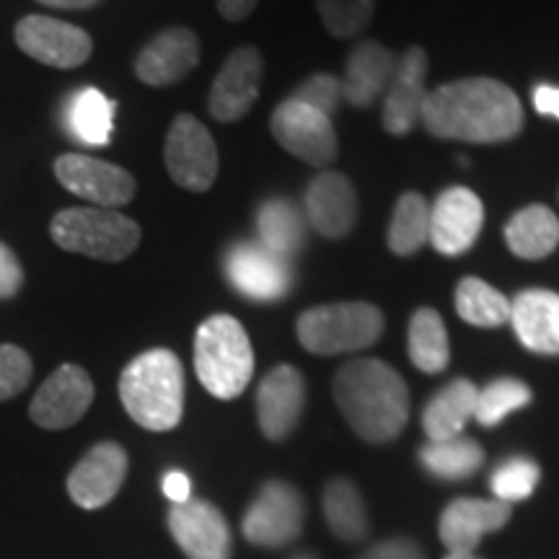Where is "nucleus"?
<instances>
[{
	"label": "nucleus",
	"mask_w": 559,
	"mask_h": 559,
	"mask_svg": "<svg viewBox=\"0 0 559 559\" xmlns=\"http://www.w3.org/2000/svg\"><path fill=\"white\" fill-rule=\"evenodd\" d=\"M419 122L432 138L495 145L523 130V107L513 88L479 75L428 91Z\"/></svg>",
	"instance_id": "nucleus-1"
},
{
	"label": "nucleus",
	"mask_w": 559,
	"mask_h": 559,
	"mask_svg": "<svg viewBox=\"0 0 559 559\" xmlns=\"http://www.w3.org/2000/svg\"><path fill=\"white\" fill-rule=\"evenodd\" d=\"M334 402L366 443H391L409 419V389L400 370L376 358L349 360L332 383Z\"/></svg>",
	"instance_id": "nucleus-2"
},
{
	"label": "nucleus",
	"mask_w": 559,
	"mask_h": 559,
	"mask_svg": "<svg viewBox=\"0 0 559 559\" xmlns=\"http://www.w3.org/2000/svg\"><path fill=\"white\" fill-rule=\"evenodd\" d=\"M120 400L140 428L174 430L185 415V368L171 349L138 355L120 376Z\"/></svg>",
	"instance_id": "nucleus-3"
},
{
	"label": "nucleus",
	"mask_w": 559,
	"mask_h": 559,
	"mask_svg": "<svg viewBox=\"0 0 559 559\" xmlns=\"http://www.w3.org/2000/svg\"><path fill=\"white\" fill-rule=\"evenodd\" d=\"M194 370L215 400H236L254 376V347L239 319L215 313L194 334Z\"/></svg>",
	"instance_id": "nucleus-4"
},
{
	"label": "nucleus",
	"mask_w": 559,
	"mask_h": 559,
	"mask_svg": "<svg viewBox=\"0 0 559 559\" xmlns=\"http://www.w3.org/2000/svg\"><path fill=\"white\" fill-rule=\"evenodd\" d=\"M60 249L99 262H122L140 247V226L109 207H68L50 223Z\"/></svg>",
	"instance_id": "nucleus-5"
},
{
	"label": "nucleus",
	"mask_w": 559,
	"mask_h": 559,
	"mask_svg": "<svg viewBox=\"0 0 559 559\" xmlns=\"http://www.w3.org/2000/svg\"><path fill=\"white\" fill-rule=\"evenodd\" d=\"M304 349L311 355L358 353L379 342L383 334V313L368 300H342L304 311L296 321Z\"/></svg>",
	"instance_id": "nucleus-6"
},
{
	"label": "nucleus",
	"mask_w": 559,
	"mask_h": 559,
	"mask_svg": "<svg viewBox=\"0 0 559 559\" xmlns=\"http://www.w3.org/2000/svg\"><path fill=\"white\" fill-rule=\"evenodd\" d=\"M306 502L296 487L283 479L264 481L241 521V534L262 549H283L304 531Z\"/></svg>",
	"instance_id": "nucleus-7"
},
{
	"label": "nucleus",
	"mask_w": 559,
	"mask_h": 559,
	"mask_svg": "<svg viewBox=\"0 0 559 559\" xmlns=\"http://www.w3.org/2000/svg\"><path fill=\"white\" fill-rule=\"evenodd\" d=\"M272 138L283 145L290 156L313 166L326 169L340 153L337 132H334L332 117L321 115L309 104L285 99L280 102L270 117Z\"/></svg>",
	"instance_id": "nucleus-8"
},
{
	"label": "nucleus",
	"mask_w": 559,
	"mask_h": 559,
	"mask_svg": "<svg viewBox=\"0 0 559 559\" xmlns=\"http://www.w3.org/2000/svg\"><path fill=\"white\" fill-rule=\"evenodd\" d=\"M164 160L181 190L207 192L218 177V148L205 124L192 115H179L166 135Z\"/></svg>",
	"instance_id": "nucleus-9"
},
{
	"label": "nucleus",
	"mask_w": 559,
	"mask_h": 559,
	"mask_svg": "<svg viewBox=\"0 0 559 559\" xmlns=\"http://www.w3.org/2000/svg\"><path fill=\"white\" fill-rule=\"evenodd\" d=\"M55 177L68 192L109 210L128 205L138 190L135 177L122 166L83 153H66L55 160Z\"/></svg>",
	"instance_id": "nucleus-10"
},
{
	"label": "nucleus",
	"mask_w": 559,
	"mask_h": 559,
	"mask_svg": "<svg viewBox=\"0 0 559 559\" xmlns=\"http://www.w3.org/2000/svg\"><path fill=\"white\" fill-rule=\"evenodd\" d=\"M19 50L50 68H81L94 52V41L81 26L52 16H24L13 32Z\"/></svg>",
	"instance_id": "nucleus-11"
},
{
	"label": "nucleus",
	"mask_w": 559,
	"mask_h": 559,
	"mask_svg": "<svg viewBox=\"0 0 559 559\" xmlns=\"http://www.w3.org/2000/svg\"><path fill=\"white\" fill-rule=\"evenodd\" d=\"M264 60L257 47H239L223 62L207 96L210 115L218 122H239L260 99Z\"/></svg>",
	"instance_id": "nucleus-12"
},
{
	"label": "nucleus",
	"mask_w": 559,
	"mask_h": 559,
	"mask_svg": "<svg viewBox=\"0 0 559 559\" xmlns=\"http://www.w3.org/2000/svg\"><path fill=\"white\" fill-rule=\"evenodd\" d=\"M226 275L241 296L262 304L285 298L293 285L290 260L262 247L260 241L236 243L226 257Z\"/></svg>",
	"instance_id": "nucleus-13"
},
{
	"label": "nucleus",
	"mask_w": 559,
	"mask_h": 559,
	"mask_svg": "<svg viewBox=\"0 0 559 559\" xmlns=\"http://www.w3.org/2000/svg\"><path fill=\"white\" fill-rule=\"evenodd\" d=\"M485 226V205L466 187H449L430 205V239L438 254L459 257L474 247Z\"/></svg>",
	"instance_id": "nucleus-14"
},
{
	"label": "nucleus",
	"mask_w": 559,
	"mask_h": 559,
	"mask_svg": "<svg viewBox=\"0 0 559 559\" xmlns=\"http://www.w3.org/2000/svg\"><path fill=\"white\" fill-rule=\"evenodd\" d=\"M169 531L187 559H230L234 536L226 515L207 500H187L169 510Z\"/></svg>",
	"instance_id": "nucleus-15"
},
{
	"label": "nucleus",
	"mask_w": 559,
	"mask_h": 559,
	"mask_svg": "<svg viewBox=\"0 0 559 559\" xmlns=\"http://www.w3.org/2000/svg\"><path fill=\"white\" fill-rule=\"evenodd\" d=\"M128 477V451L115 440H104L86 451L68 474V495L83 510H99L117 498Z\"/></svg>",
	"instance_id": "nucleus-16"
},
{
	"label": "nucleus",
	"mask_w": 559,
	"mask_h": 559,
	"mask_svg": "<svg viewBox=\"0 0 559 559\" xmlns=\"http://www.w3.org/2000/svg\"><path fill=\"white\" fill-rule=\"evenodd\" d=\"M94 402V381L81 366L66 362L34 394L29 415L39 428L66 430L86 415Z\"/></svg>",
	"instance_id": "nucleus-17"
},
{
	"label": "nucleus",
	"mask_w": 559,
	"mask_h": 559,
	"mask_svg": "<svg viewBox=\"0 0 559 559\" xmlns=\"http://www.w3.org/2000/svg\"><path fill=\"white\" fill-rule=\"evenodd\" d=\"M510 515H513V506L495 498L451 500L438 519L440 544L449 549V555H472L487 534L508 526Z\"/></svg>",
	"instance_id": "nucleus-18"
},
{
	"label": "nucleus",
	"mask_w": 559,
	"mask_h": 559,
	"mask_svg": "<svg viewBox=\"0 0 559 559\" xmlns=\"http://www.w3.org/2000/svg\"><path fill=\"white\" fill-rule=\"evenodd\" d=\"M428 52L423 47H409L402 58H396L394 75H391L386 94H383L381 122L389 135H409L417 128L423 115L425 79H428Z\"/></svg>",
	"instance_id": "nucleus-19"
},
{
	"label": "nucleus",
	"mask_w": 559,
	"mask_h": 559,
	"mask_svg": "<svg viewBox=\"0 0 559 559\" xmlns=\"http://www.w3.org/2000/svg\"><path fill=\"white\" fill-rule=\"evenodd\" d=\"M306 407V379L296 366H275L257 389V419L267 440H285Z\"/></svg>",
	"instance_id": "nucleus-20"
},
{
	"label": "nucleus",
	"mask_w": 559,
	"mask_h": 559,
	"mask_svg": "<svg viewBox=\"0 0 559 559\" xmlns=\"http://www.w3.org/2000/svg\"><path fill=\"white\" fill-rule=\"evenodd\" d=\"M306 221L319 236L340 241L358 221V194L353 181L340 171H321L306 187Z\"/></svg>",
	"instance_id": "nucleus-21"
},
{
	"label": "nucleus",
	"mask_w": 559,
	"mask_h": 559,
	"mask_svg": "<svg viewBox=\"0 0 559 559\" xmlns=\"http://www.w3.org/2000/svg\"><path fill=\"white\" fill-rule=\"evenodd\" d=\"M200 62V39L192 29L171 26L143 47L135 60V75L145 86H174Z\"/></svg>",
	"instance_id": "nucleus-22"
},
{
	"label": "nucleus",
	"mask_w": 559,
	"mask_h": 559,
	"mask_svg": "<svg viewBox=\"0 0 559 559\" xmlns=\"http://www.w3.org/2000/svg\"><path fill=\"white\" fill-rule=\"evenodd\" d=\"M510 326L521 345L536 355H559V296L528 288L510 300Z\"/></svg>",
	"instance_id": "nucleus-23"
},
{
	"label": "nucleus",
	"mask_w": 559,
	"mask_h": 559,
	"mask_svg": "<svg viewBox=\"0 0 559 559\" xmlns=\"http://www.w3.org/2000/svg\"><path fill=\"white\" fill-rule=\"evenodd\" d=\"M396 68V55L373 39H362L349 52L342 79V99L358 109L373 107L386 94Z\"/></svg>",
	"instance_id": "nucleus-24"
},
{
	"label": "nucleus",
	"mask_w": 559,
	"mask_h": 559,
	"mask_svg": "<svg viewBox=\"0 0 559 559\" xmlns=\"http://www.w3.org/2000/svg\"><path fill=\"white\" fill-rule=\"evenodd\" d=\"M479 386L469 379H453L423 409V430L428 440H451L464 436V428L474 419Z\"/></svg>",
	"instance_id": "nucleus-25"
},
{
	"label": "nucleus",
	"mask_w": 559,
	"mask_h": 559,
	"mask_svg": "<svg viewBox=\"0 0 559 559\" xmlns=\"http://www.w3.org/2000/svg\"><path fill=\"white\" fill-rule=\"evenodd\" d=\"M117 104L107 99L99 88H81L66 104V130L91 148H104L115 132Z\"/></svg>",
	"instance_id": "nucleus-26"
},
{
	"label": "nucleus",
	"mask_w": 559,
	"mask_h": 559,
	"mask_svg": "<svg viewBox=\"0 0 559 559\" xmlns=\"http://www.w3.org/2000/svg\"><path fill=\"white\" fill-rule=\"evenodd\" d=\"M508 249L526 262L549 257L559 243V221L547 205H526L506 226Z\"/></svg>",
	"instance_id": "nucleus-27"
},
{
	"label": "nucleus",
	"mask_w": 559,
	"mask_h": 559,
	"mask_svg": "<svg viewBox=\"0 0 559 559\" xmlns=\"http://www.w3.org/2000/svg\"><path fill=\"white\" fill-rule=\"evenodd\" d=\"M257 234L262 247L290 260L306 243V218L296 202L272 198L257 210Z\"/></svg>",
	"instance_id": "nucleus-28"
},
{
	"label": "nucleus",
	"mask_w": 559,
	"mask_h": 559,
	"mask_svg": "<svg viewBox=\"0 0 559 559\" xmlns=\"http://www.w3.org/2000/svg\"><path fill=\"white\" fill-rule=\"evenodd\" d=\"M407 349L412 366L423 370V373H443L451 362V345L449 332H445V321L436 309L423 306L412 313L409 330H407Z\"/></svg>",
	"instance_id": "nucleus-29"
},
{
	"label": "nucleus",
	"mask_w": 559,
	"mask_h": 559,
	"mask_svg": "<svg viewBox=\"0 0 559 559\" xmlns=\"http://www.w3.org/2000/svg\"><path fill=\"white\" fill-rule=\"evenodd\" d=\"M321 508H324L326 526L337 539L358 544L368 536L370 521L368 508L362 500L360 489L349 479H332L324 487V498H321Z\"/></svg>",
	"instance_id": "nucleus-30"
},
{
	"label": "nucleus",
	"mask_w": 559,
	"mask_h": 559,
	"mask_svg": "<svg viewBox=\"0 0 559 559\" xmlns=\"http://www.w3.org/2000/svg\"><path fill=\"white\" fill-rule=\"evenodd\" d=\"M417 459L425 466V472L432 474L436 479L461 481L474 477L481 469L485 451H481L477 440L459 436L451 440H428L417 451Z\"/></svg>",
	"instance_id": "nucleus-31"
},
{
	"label": "nucleus",
	"mask_w": 559,
	"mask_h": 559,
	"mask_svg": "<svg viewBox=\"0 0 559 559\" xmlns=\"http://www.w3.org/2000/svg\"><path fill=\"white\" fill-rule=\"evenodd\" d=\"M456 313L479 330H498L510 321V300L479 277H464L456 285Z\"/></svg>",
	"instance_id": "nucleus-32"
},
{
	"label": "nucleus",
	"mask_w": 559,
	"mask_h": 559,
	"mask_svg": "<svg viewBox=\"0 0 559 559\" xmlns=\"http://www.w3.org/2000/svg\"><path fill=\"white\" fill-rule=\"evenodd\" d=\"M430 239V205L419 192H404L396 200L389 223V249L396 257H412Z\"/></svg>",
	"instance_id": "nucleus-33"
},
{
	"label": "nucleus",
	"mask_w": 559,
	"mask_h": 559,
	"mask_svg": "<svg viewBox=\"0 0 559 559\" xmlns=\"http://www.w3.org/2000/svg\"><path fill=\"white\" fill-rule=\"evenodd\" d=\"M534 394L528 383L519 379H495L485 389L477 391V407H474V419L481 428H498V425L513 412L528 407Z\"/></svg>",
	"instance_id": "nucleus-34"
},
{
	"label": "nucleus",
	"mask_w": 559,
	"mask_h": 559,
	"mask_svg": "<svg viewBox=\"0 0 559 559\" xmlns=\"http://www.w3.org/2000/svg\"><path fill=\"white\" fill-rule=\"evenodd\" d=\"M539 479L542 469L534 459L510 456L492 472V477H489V489H492L495 500L513 506V502L528 500L531 495H534L536 485H539Z\"/></svg>",
	"instance_id": "nucleus-35"
},
{
	"label": "nucleus",
	"mask_w": 559,
	"mask_h": 559,
	"mask_svg": "<svg viewBox=\"0 0 559 559\" xmlns=\"http://www.w3.org/2000/svg\"><path fill=\"white\" fill-rule=\"evenodd\" d=\"M317 11L332 37L349 39L368 29L376 13V0H317Z\"/></svg>",
	"instance_id": "nucleus-36"
},
{
	"label": "nucleus",
	"mask_w": 559,
	"mask_h": 559,
	"mask_svg": "<svg viewBox=\"0 0 559 559\" xmlns=\"http://www.w3.org/2000/svg\"><path fill=\"white\" fill-rule=\"evenodd\" d=\"M290 99L304 102L321 111V115L334 117V111H337L340 104L345 102L342 99V79L332 73H313L311 79H306L296 91H293Z\"/></svg>",
	"instance_id": "nucleus-37"
},
{
	"label": "nucleus",
	"mask_w": 559,
	"mask_h": 559,
	"mask_svg": "<svg viewBox=\"0 0 559 559\" xmlns=\"http://www.w3.org/2000/svg\"><path fill=\"white\" fill-rule=\"evenodd\" d=\"M34 373L32 358L16 345H0V402L13 400L29 386Z\"/></svg>",
	"instance_id": "nucleus-38"
},
{
	"label": "nucleus",
	"mask_w": 559,
	"mask_h": 559,
	"mask_svg": "<svg viewBox=\"0 0 559 559\" xmlns=\"http://www.w3.org/2000/svg\"><path fill=\"white\" fill-rule=\"evenodd\" d=\"M21 285H24V270H21L19 257L13 254L11 247L0 241V300L16 296Z\"/></svg>",
	"instance_id": "nucleus-39"
},
{
	"label": "nucleus",
	"mask_w": 559,
	"mask_h": 559,
	"mask_svg": "<svg viewBox=\"0 0 559 559\" xmlns=\"http://www.w3.org/2000/svg\"><path fill=\"white\" fill-rule=\"evenodd\" d=\"M358 559H425L423 549L412 539L394 536V539L373 544L368 551H362Z\"/></svg>",
	"instance_id": "nucleus-40"
},
{
	"label": "nucleus",
	"mask_w": 559,
	"mask_h": 559,
	"mask_svg": "<svg viewBox=\"0 0 559 559\" xmlns=\"http://www.w3.org/2000/svg\"><path fill=\"white\" fill-rule=\"evenodd\" d=\"M164 495L171 500V506H181V502L192 500V481L185 472L174 469L166 472L164 477Z\"/></svg>",
	"instance_id": "nucleus-41"
},
{
	"label": "nucleus",
	"mask_w": 559,
	"mask_h": 559,
	"mask_svg": "<svg viewBox=\"0 0 559 559\" xmlns=\"http://www.w3.org/2000/svg\"><path fill=\"white\" fill-rule=\"evenodd\" d=\"M534 107L539 115L555 117L559 120V86H549V83H542V86L534 88Z\"/></svg>",
	"instance_id": "nucleus-42"
},
{
	"label": "nucleus",
	"mask_w": 559,
	"mask_h": 559,
	"mask_svg": "<svg viewBox=\"0 0 559 559\" xmlns=\"http://www.w3.org/2000/svg\"><path fill=\"white\" fill-rule=\"evenodd\" d=\"M260 0H218V11L226 21H243Z\"/></svg>",
	"instance_id": "nucleus-43"
},
{
	"label": "nucleus",
	"mask_w": 559,
	"mask_h": 559,
	"mask_svg": "<svg viewBox=\"0 0 559 559\" xmlns=\"http://www.w3.org/2000/svg\"><path fill=\"white\" fill-rule=\"evenodd\" d=\"M41 5H50V9H66V11H83L94 9L99 0H37Z\"/></svg>",
	"instance_id": "nucleus-44"
},
{
	"label": "nucleus",
	"mask_w": 559,
	"mask_h": 559,
	"mask_svg": "<svg viewBox=\"0 0 559 559\" xmlns=\"http://www.w3.org/2000/svg\"><path fill=\"white\" fill-rule=\"evenodd\" d=\"M445 559H481V557H477V555H474V551H472V555H449Z\"/></svg>",
	"instance_id": "nucleus-45"
},
{
	"label": "nucleus",
	"mask_w": 559,
	"mask_h": 559,
	"mask_svg": "<svg viewBox=\"0 0 559 559\" xmlns=\"http://www.w3.org/2000/svg\"><path fill=\"white\" fill-rule=\"evenodd\" d=\"M293 559H319V557H313V555H309V551H304V555H296Z\"/></svg>",
	"instance_id": "nucleus-46"
}]
</instances>
